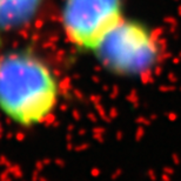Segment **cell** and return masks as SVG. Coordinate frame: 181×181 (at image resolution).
<instances>
[{
  "instance_id": "7a4b0ae2",
  "label": "cell",
  "mask_w": 181,
  "mask_h": 181,
  "mask_svg": "<svg viewBox=\"0 0 181 181\" xmlns=\"http://www.w3.org/2000/svg\"><path fill=\"white\" fill-rule=\"evenodd\" d=\"M95 52L104 65L113 72L124 75H142L157 65L161 46L154 32L146 25L124 19Z\"/></svg>"
},
{
  "instance_id": "6da1fadb",
  "label": "cell",
  "mask_w": 181,
  "mask_h": 181,
  "mask_svg": "<svg viewBox=\"0 0 181 181\" xmlns=\"http://www.w3.org/2000/svg\"><path fill=\"white\" fill-rule=\"evenodd\" d=\"M59 86L48 65L27 51L0 56V111L13 123L34 126L53 114Z\"/></svg>"
},
{
  "instance_id": "3957f363",
  "label": "cell",
  "mask_w": 181,
  "mask_h": 181,
  "mask_svg": "<svg viewBox=\"0 0 181 181\" xmlns=\"http://www.w3.org/2000/svg\"><path fill=\"white\" fill-rule=\"evenodd\" d=\"M123 20V0H64L63 28L78 48L95 52Z\"/></svg>"
},
{
  "instance_id": "277c9868",
  "label": "cell",
  "mask_w": 181,
  "mask_h": 181,
  "mask_svg": "<svg viewBox=\"0 0 181 181\" xmlns=\"http://www.w3.org/2000/svg\"><path fill=\"white\" fill-rule=\"evenodd\" d=\"M42 0H0V31L25 25L39 10Z\"/></svg>"
}]
</instances>
